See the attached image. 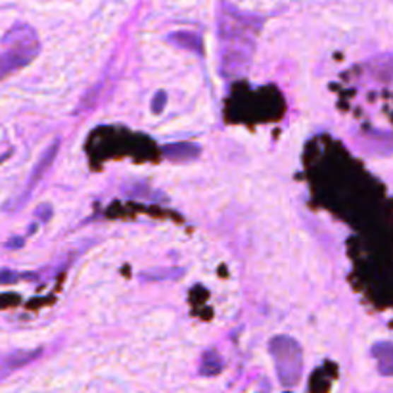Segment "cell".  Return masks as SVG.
<instances>
[{
  "instance_id": "obj_1",
  "label": "cell",
  "mask_w": 393,
  "mask_h": 393,
  "mask_svg": "<svg viewBox=\"0 0 393 393\" xmlns=\"http://www.w3.org/2000/svg\"><path fill=\"white\" fill-rule=\"evenodd\" d=\"M263 18L236 10L221 2L217 13L219 37V69L225 77H238L246 71L255 52V39L263 27Z\"/></svg>"
},
{
  "instance_id": "obj_2",
  "label": "cell",
  "mask_w": 393,
  "mask_h": 393,
  "mask_svg": "<svg viewBox=\"0 0 393 393\" xmlns=\"http://www.w3.org/2000/svg\"><path fill=\"white\" fill-rule=\"evenodd\" d=\"M0 45V79L29 66L40 52L37 31L27 23H16L10 27Z\"/></svg>"
},
{
  "instance_id": "obj_3",
  "label": "cell",
  "mask_w": 393,
  "mask_h": 393,
  "mask_svg": "<svg viewBox=\"0 0 393 393\" xmlns=\"http://www.w3.org/2000/svg\"><path fill=\"white\" fill-rule=\"evenodd\" d=\"M269 351L274 360V370L282 386H298L303 374V351L292 336L278 334L269 341Z\"/></svg>"
},
{
  "instance_id": "obj_4",
  "label": "cell",
  "mask_w": 393,
  "mask_h": 393,
  "mask_svg": "<svg viewBox=\"0 0 393 393\" xmlns=\"http://www.w3.org/2000/svg\"><path fill=\"white\" fill-rule=\"evenodd\" d=\"M60 144L61 142L58 139L52 140L50 146L40 153V158L35 161L33 169H31V173H29V177H27L23 190H21L16 198H12V200L8 201V204H4V207H2L6 213H18L20 209L25 207V204L29 201V198H31V194L35 192V188L39 187L40 180L45 179V175L48 173V169L52 167L54 160H56V156H58V150H60Z\"/></svg>"
},
{
  "instance_id": "obj_5",
  "label": "cell",
  "mask_w": 393,
  "mask_h": 393,
  "mask_svg": "<svg viewBox=\"0 0 393 393\" xmlns=\"http://www.w3.org/2000/svg\"><path fill=\"white\" fill-rule=\"evenodd\" d=\"M42 355V349H33V351H12V353L4 355L0 359V380L6 378L8 374H12L13 370H20L29 363H33L35 359H39Z\"/></svg>"
},
{
  "instance_id": "obj_6",
  "label": "cell",
  "mask_w": 393,
  "mask_h": 393,
  "mask_svg": "<svg viewBox=\"0 0 393 393\" xmlns=\"http://www.w3.org/2000/svg\"><path fill=\"white\" fill-rule=\"evenodd\" d=\"M163 158L171 161H179V163H187V161L198 160L201 156V148L194 142H177V144H167L161 150Z\"/></svg>"
},
{
  "instance_id": "obj_7",
  "label": "cell",
  "mask_w": 393,
  "mask_h": 393,
  "mask_svg": "<svg viewBox=\"0 0 393 393\" xmlns=\"http://www.w3.org/2000/svg\"><path fill=\"white\" fill-rule=\"evenodd\" d=\"M167 40L175 45V47L184 48L188 52L204 54V40L198 33L194 31H175V33L167 35Z\"/></svg>"
},
{
  "instance_id": "obj_8",
  "label": "cell",
  "mask_w": 393,
  "mask_h": 393,
  "mask_svg": "<svg viewBox=\"0 0 393 393\" xmlns=\"http://www.w3.org/2000/svg\"><path fill=\"white\" fill-rule=\"evenodd\" d=\"M373 357L378 360V370L382 376H392L393 373V346L392 341H378L373 346Z\"/></svg>"
},
{
  "instance_id": "obj_9",
  "label": "cell",
  "mask_w": 393,
  "mask_h": 393,
  "mask_svg": "<svg viewBox=\"0 0 393 393\" xmlns=\"http://www.w3.org/2000/svg\"><path fill=\"white\" fill-rule=\"evenodd\" d=\"M223 359H221V355L213 349H207L206 353L201 355V360H200V374L201 376H217V374L223 370Z\"/></svg>"
},
{
  "instance_id": "obj_10",
  "label": "cell",
  "mask_w": 393,
  "mask_h": 393,
  "mask_svg": "<svg viewBox=\"0 0 393 393\" xmlns=\"http://www.w3.org/2000/svg\"><path fill=\"white\" fill-rule=\"evenodd\" d=\"M180 269H158V271H148V273H142V278L144 280H161V278H177L180 276Z\"/></svg>"
},
{
  "instance_id": "obj_11",
  "label": "cell",
  "mask_w": 393,
  "mask_h": 393,
  "mask_svg": "<svg viewBox=\"0 0 393 393\" xmlns=\"http://www.w3.org/2000/svg\"><path fill=\"white\" fill-rule=\"evenodd\" d=\"M20 278H23V273H18V271H10V269H0V286L4 284H13Z\"/></svg>"
},
{
  "instance_id": "obj_12",
  "label": "cell",
  "mask_w": 393,
  "mask_h": 393,
  "mask_svg": "<svg viewBox=\"0 0 393 393\" xmlns=\"http://www.w3.org/2000/svg\"><path fill=\"white\" fill-rule=\"evenodd\" d=\"M165 102H167V94L163 93V90L156 93V96H153V102H152L153 114H161V112H163V107H165Z\"/></svg>"
}]
</instances>
